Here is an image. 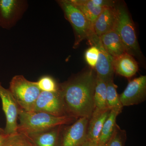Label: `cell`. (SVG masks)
I'll list each match as a JSON object with an SVG mask.
<instances>
[{
    "instance_id": "obj_1",
    "label": "cell",
    "mask_w": 146,
    "mask_h": 146,
    "mask_svg": "<svg viewBox=\"0 0 146 146\" xmlns=\"http://www.w3.org/2000/svg\"><path fill=\"white\" fill-rule=\"evenodd\" d=\"M97 75L87 71L58 85V92L67 116L78 119H90L94 111V95Z\"/></svg>"
},
{
    "instance_id": "obj_2",
    "label": "cell",
    "mask_w": 146,
    "mask_h": 146,
    "mask_svg": "<svg viewBox=\"0 0 146 146\" xmlns=\"http://www.w3.org/2000/svg\"><path fill=\"white\" fill-rule=\"evenodd\" d=\"M17 132L29 135L45 131L59 125H69L76 120L70 116L56 117L41 112H27L20 109Z\"/></svg>"
},
{
    "instance_id": "obj_3",
    "label": "cell",
    "mask_w": 146,
    "mask_h": 146,
    "mask_svg": "<svg viewBox=\"0 0 146 146\" xmlns=\"http://www.w3.org/2000/svg\"><path fill=\"white\" fill-rule=\"evenodd\" d=\"M9 89L20 109L27 112L33 111L41 92L36 82L29 81L21 75L13 77Z\"/></svg>"
},
{
    "instance_id": "obj_4",
    "label": "cell",
    "mask_w": 146,
    "mask_h": 146,
    "mask_svg": "<svg viewBox=\"0 0 146 146\" xmlns=\"http://www.w3.org/2000/svg\"><path fill=\"white\" fill-rule=\"evenodd\" d=\"M117 8V19L114 29L117 32L125 52L132 56L141 54L135 28L127 11L122 5Z\"/></svg>"
},
{
    "instance_id": "obj_5",
    "label": "cell",
    "mask_w": 146,
    "mask_h": 146,
    "mask_svg": "<svg viewBox=\"0 0 146 146\" xmlns=\"http://www.w3.org/2000/svg\"><path fill=\"white\" fill-rule=\"evenodd\" d=\"M63 10L65 18L72 25L75 34L74 47H76L83 39L94 32L93 26L79 9L71 0L58 1Z\"/></svg>"
},
{
    "instance_id": "obj_6",
    "label": "cell",
    "mask_w": 146,
    "mask_h": 146,
    "mask_svg": "<svg viewBox=\"0 0 146 146\" xmlns=\"http://www.w3.org/2000/svg\"><path fill=\"white\" fill-rule=\"evenodd\" d=\"M89 121L88 118H80L70 125H63L58 146H83L87 141Z\"/></svg>"
},
{
    "instance_id": "obj_7",
    "label": "cell",
    "mask_w": 146,
    "mask_h": 146,
    "mask_svg": "<svg viewBox=\"0 0 146 146\" xmlns=\"http://www.w3.org/2000/svg\"><path fill=\"white\" fill-rule=\"evenodd\" d=\"M28 7L25 0H0V27L10 29L23 16Z\"/></svg>"
},
{
    "instance_id": "obj_8",
    "label": "cell",
    "mask_w": 146,
    "mask_h": 146,
    "mask_svg": "<svg viewBox=\"0 0 146 146\" xmlns=\"http://www.w3.org/2000/svg\"><path fill=\"white\" fill-rule=\"evenodd\" d=\"M87 39L92 46L96 47L99 51L98 59L95 67L97 76L106 83L110 80H112L115 73L113 66L114 57L105 49L100 36L95 33H93Z\"/></svg>"
},
{
    "instance_id": "obj_9",
    "label": "cell",
    "mask_w": 146,
    "mask_h": 146,
    "mask_svg": "<svg viewBox=\"0 0 146 146\" xmlns=\"http://www.w3.org/2000/svg\"><path fill=\"white\" fill-rule=\"evenodd\" d=\"M0 98L3 109L6 118V125L4 131L7 135L18 133V115L20 108L9 89L4 88L0 83Z\"/></svg>"
},
{
    "instance_id": "obj_10",
    "label": "cell",
    "mask_w": 146,
    "mask_h": 146,
    "mask_svg": "<svg viewBox=\"0 0 146 146\" xmlns=\"http://www.w3.org/2000/svg\"><path fill=\"white\" fill-rule=\"evenodd\" d=\"M33 111L45 112L56 117L67 115L58 91L57 92L41 91Z\"/></svg>"
},
{
    "instance_id": "obj_11",
    "label": "cell",
    "mask_w": 146,
    "mask_h": 146,
    "mask_svg": "<svg viewBox=\"0 0 146 146\" xmlns=\"http://www.w3.org/2000/svg\"><path fill=\"white\" fill-rule=\"evenodd\" d=\"M119 97L123 107L139 104L145 101L146 98V76H140L129 82Z\"/></svg>"
},
{
    "instance_id": "obj_12",
    "label": "cell",
    "mask_w": 146,
    "mask_h": 146,
    "mask_svg": "<svg viewBox=\"0 0 146 146\" xmlns=\"http://www.w3.org/2000/svg\"><path fill=\"white\" fill-rule=\"evenodd\" d=\"M115 7H106L102 11L93 25L94 33L100 36L114 29L117 19Z\"/></svg>"
},
{
    "instance_id": "obj_13",
    "label": "cell",
    "mask_w": 146,
    "mask_h": 146,
    "mask_svg": "<svg viewBox=\"0 0 146 146\" xmlns=\"http://www.w3.org/2000/svg\"><path fill=\"white\" fill-rule=\"evenodd\" d=\"M111 109L106 108L104 110L93 112L89 119L87 131V140L98 144L99 138L105 121Z\"/></svg>"
},
{
    "instance_id": "obj_14",
    "label": "cell",
    "mask_w": 146,
    "mask_h": 146,
    "mask_svg": "<svg viewBox=\"0 0 146 146\" xmlns=\"http://www.w3.org/2000/svg\"><path fill=\"white\" fill-rule=\"evenodd\" d=\"M114 70L120 76L130 78L138 72V66L133 56L125 52L114 58Z\"/></svg>"
},
{
    "instance_id": "obj_15",
    "label": "cell",
    "mask_w": 146,
    "mask_h": 146,
    "mask_svg": "<svg viewBox=\"0 0 146 146\" xmlns=\"http://www.w3.org/2000/svg\"><path fill=\"white\" fill-rule=\"evenodd\" d=\"M63 126H58L49 130L26 136L34 146H58Z\"/></svg>"
},
{
    "instance_id": "obj_16",
    "label": "cell",
    "mask_w": 146,
    "mask_h": 146,
    "mask_svg": "<svg viewBox=\"0 0 146 146\" xmlns=\"http://www.w3.org/2000/svg\"><path fill=\"white\" fill-rule=\"evenodd\" d=\"M100 38L105 49L112 57H117L126 52L119 36L114 29Z\"/></svg>"
},
{
    "instance_id": "obj_17",
    "label": "cell",
    "mask_w": 146,
    "mask_h": 146,
    "mask_svg": "<svg viewBox=\"0 0 146 146\" xmlns=\"http://www.w3.org/2000/svg\"><path fill=\"white\" fill-rule=\"evenodd\" d=\"M80 10L81 11L86 19L94 25V22L96 20L102 11L106 7H102L96 5L92 2L91 0H71Z\"/></svg>"
},
{
    "instance_id": "obj_18",
    "label": "cell",
    "mask_w": 146,
    "mask_h": 146,
    "mask_svg": "<svg viewBox=\"0 0 146 146\" xmlns=\"http://www.w3.org/2000/svg\"><path fill=\"white\" fill-rule=\"evenodd\" d=\"M121 112L122 110L116 108L111 109L101 131L98 142V146L103 145L112 136L117 124L116 123L117 117Z\"/></svg>"
},
{
    "instance_id": "obj_19",
    "label": "cell",
    "mask_w": 146,
    "mask_h": 146,
    "mask_svg": "<svg viewBox=\"0 0 146 146\" xmlns=\"http://www.w3.org/2000/svg\"><path fill=\"white\" fill-rule=\"evenodd\" d=\"M94 111L108 108L106 102V83L97 76L94 95Z\"/></svg>"
},
{
    "instance_id": "obj_20",
    "label": "cell",
    "mask_w": 146,
    "mask_h": 146,
    "mask_svg": "<svg viewBox=\"0 0 146 146\" xmlns=\"http://www.w3.org/2000/svg\"><path fill=\"white\" fill-rule=\"evenodd\" d=\"M117 86L113 80L106 82V102L107 107L110 109L116 108L122 110L123 106L119 100L117 91Z\"/></svg>"
},
{
    "instance_id": "obj_21",
    "label": "cell",
    "mask_w": 146,
    "mask_h": 146,
    "mask_svg": "<svg viewBox=\"0 0 146 146\" xmlns=\"http://www.w3.org/2000/svg\"><path fill=\"white\" fill-rule=\"evenodd\" d=\"M126 139V132L122 129L117 124L112 136L108 141L102 146H124Z\"/></svg>"
},
{
    "instance_id": "obj_22",
    "label": "cell",
    "mask_w": 146,
    "mask_h": 146,
    "mask_svg": "<svg viewBox=\"0 0 146 146\" xmlns=\"http://www.w3.org/2000/svg\"><path fill=\"white\" fill-rule=\"evenodd\" d=\"M36 83L41 91L57 92L58 91V85L54 80L50 76H42Z\"/></svg>"
},
{
    "instance_id": "obj_23",
    "label": "cell",
    "mask_w": 146,
    "mask_h": 146,
    "mask_svg": "<svg viewBox=\"0 0 146 146\" xmlns=\"http://www.w3.org/2000/svg\"><path fill=\"white\" fill-rule=\"evenodd\" d=\"M5 146H34L28 137L17 133L9 136Z\"/></svg>"
},
{
    "instance_id": "obj_24",
    "label": "cell",
    "mask_w": 146,
    "mask_h": 146,
    "mask_svg": "<svg viewBox=\"0 0 146 146\" xmlns=\"http://www.w3.org/2000/svg\"><path fill=\"white\" fill-rule=\"evenodd\" d=\"M99 51L96 47L92 46L86 51L85 54L86 63L92 68H95L98 59Z\"/></svg>"
},
{
    "instance_id": "obj_25",
    "label": "cell",
    "mask_w": 146,
    "mask_h": 146,
    "mask_svg": "<svg viewBox=\"0 0 146 146\" xmlns=\"http://www.w3.org/2000/svg\"><path fill=\"white\" fill-rule=\"evenodd\" d=\"M92 2L96 5L103 7H115V2L105 0H91Z\"/></svg>"
},
{
    "instance_id": "obj_26",
    "label": "cell",
    "mask_w": 146,
    "mask_h": 146,
    "mask_svg": "<svg viewBox=\"0 0 146 146\" xmlns=\"http://www.w3.org/2000/svg\"><path fill=\"white\" fill-rule=\"evenodd\" d=\"M9 136V135L5 134L4 132L0 133V146L5 145Z\"/></svg>"
},
{
    "instance_id": "obj_27",
    "label": "cell",
    "mask_w": 146,
    "mask_h": 146,
    "mask_svg": "<svg viewBox=\"0 0 146 146\" xmlns=\"http://www.w3.org/2000/svg\"><path fill=\"white\" fill-rule=\"evenodd\" d=\"M83 146H98V144L96 143L87 140Z\"/></svg>"
},
{
    "instance_id": "obj_28",
    "label": "cell",
    "mask_w": 146,
    "mask_h": 146,
    "mask_svg": "<svg viewBox=\"0 0 146 146\" xmlns=\"http://www.w3.org/2000/svg\"><path fill=\"white\" fill-rule=\"evenodd\" d=\"M4 132V129L1 128H0V133H3V132Z\"/></svg>"
}]
</instances>
